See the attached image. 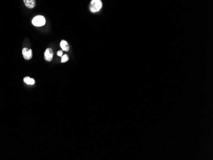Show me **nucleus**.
<instances>
[{
    "label": "nucleus",
    "instance_id": "nucleus-2",
    "mask_svg": "<svg viewBox=\"0 0 213 160\" xmlns=\"http://www.w3.org/2000/svg\"><path fill=\"white\" fill-rule=\"evenodd\" d=\"M32 24L36 27L43 26L45 24V19L42 15H37L33 19Z\"/></svg>",
    "mask_w": 213,
    "mask_h": 160
},
{
    "label": "nucleus",
    "instance_id": "nucleus-9",
    "mask_svg": "<svg viewBox=\"0 0 213 160\" xmlns=\"http://www.w3.org/2000/svg\"><path fill=\"white\" fill-rule=\"evenodd\" d=\"M57 54H58V56H61H61H63V51H59L57 53Z\"/></svg>",
    "mask_w": 213,
    "mask_h": 160
},
{
    "label": "nucleus",
    "instance_id": "nucleus-1",
    "mask_svg": "<svg viewBox=\"0 0 213 160\" xmlns=\"http://www.w3.org/2000/svg\"><path fill=\"white\" fill-rule=\"evenodd\" d=\"M102 7V3L100 0H92L90 3L89 8L90 10L93 13L100 11Z\"/></svg>",
    "mask_w": 213,
    "mask_h": 160
},
{
    "label": "nucleus",
    "instance_id": "nucleus-7",
    "mask_svg": "<svg viewBox=\"0 0 213 160\" xmlns=\"http://www.w3.org/2000/svg\"><path fill=\"white\" fill-rule=\"evenodd\" d=\"M24 82L26 83V84H28V85H33L35 83V81L33 79V78H31L29 77H26L24 78Z\"/></svg>",
    "mask_w": 213,
    "mask_h": 160
},
{
    "label": "nucleus",
    "instance_id": "nucleus-8",
    "mask_svg": "<svg viewBox=\"0 0 213 160\" xmlns=\"http://www.w3.org/2000/svg\"><path fill=\"white\" fill-rule=\"evenodd\" d=\"M69 58L67 54H65L63 56H62V58H61V62H65L68 61Z\"/></svg>",
    "mask_w": 213,
    "mask_h": 160
},
{
    "label": "nucleus",
    "instance_id": "nucleus-3",
    "mask_svg": "<svg viewBox=\"0 0 213 160\" xmlns=\"http://www.w3.org/2000/svg\"><path fill=\"white\" fill-rule=\"evenodd\" d=\"M23 55L24 58L26 60H30L32 58V50L27 48H24L23 49Z\"/></svg>",
    "mask_w": 213,
    "mask_h": 160
},
{
    "label": "nucleus",
    "instance_id": "nucleus-5",
    "mask_svg": "<svg viewBox=\"0 0 213 160\" xmlns=\"http://www.w3.org/2000/svg\"><path fill=\"white\" fill-rule=\"evenodd\" d=\"M24 3L25 5L29 8H34L36 5L35 0H24Z\"/></svg>",
    "mask_w": 213,
    "mask_h": 160
},
{
    "label": "nucleus",
    "instance_id": "nucleus-6",
    "mask_svg": "<svg viewBox=\"0 0 213 160\" xmlns=\"http://www.w3.org/2000/svg\"><path fill=\"white\" fill-rule=\"evenodd\" d=\"M60 47H61L63 51L66 52H68L69 51V49H70L67 42L65 41V40H61V42L60 43Z\"/></svg>",
    "mask_w": 213,
    "mask_h": 160
},
{
    "label": "nucleus",
    "instance_id": "nucleus-4",
    "mask_svg": "<svg viewBox=\"0 0 213 160\" xmlns=\"http://www.w3.org/2000/svg\"><path fill=\"white\" fill-rule=\"evenodd\" d=\"M44 58L46 61H51L53 58V51L51 48L45 50L44 53Z\"/></svg>",
    "mask_w": 213,
    "mask_h": 160
}]
</instances>
